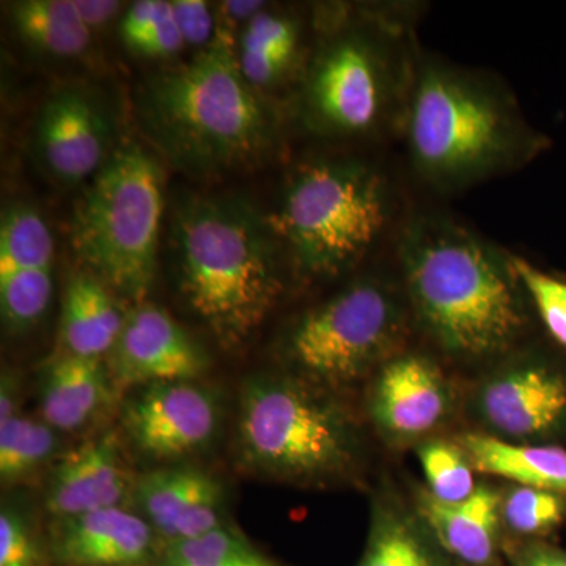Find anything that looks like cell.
Segmentation results:
<instances>
[{"mask_svg": "<svg viewBox=\"0 0 566 566\" xmlns=\"http://www.w3.org/2000/svg\"><path fill=\"white\" fill-rule=\"evenodd\" d=\"M409 312L442 353L464 363L504 356L528 326L512 253L439 212L411 219L398 240Z\"/></svg>", "mask_w": 566, "mask_h": 566, "instance_id": "1", "label": "cell"}, {"mask_svg": "<svg viewBox=\"0 0 566 566\" xmlns=\"http://www.w3.org/2000/svg\"><path fill=\"white\" fill-rule=\"evenodd\" d=\"M400 132L415 172L439 192L465 191L521 169L549 144L497 81L423 54Z\"/></svg>", "mask_w": 566, "mask_h": 566, "instance_id": "2", "label": "cell"}, {"mask_svg": "<svg viewBox=\"0 0 566 566\" xmlns=\"http://www.w3.org/2000/svg\"><path fill=\"white\" fill-rule=\"evenodd\" d=\"M137 114L164 158L192 177L251 166L277 140V118L245 81L226 33L191 62L145 82Z\"/></svg>", "mask_w": 566, "mask_h": 566, "instance_id": "3", "label": "cell"}, {"mask_svg": "<svg viewBox=\"0 0 566 566\" xmlns=\"http://www.w3.org/2000/svg\"><path fill=\"white\" fill-rule=\"evenodd\" d=\"M174 249L182 297L226 348L244 345L281 297V248L268 219L240 200L178 207Z\"/></svg>", "mask_w": 566, "mask_h": 566, "instance_id": "4", "label": "cell"}, {"mask_svg": "<svg viewBox=\"0 0 566 566\" xmlns=\"http://www.w3.org/2000/svg\"><path fill=\"white\" fill-rule=\"evenodd\" d=\"M417 59L411 32L386 9L337 29L305 74V125L322 136L344 139L400 129Z\"/></svg>", "mask_w": 566, "mask_h": 566, "instance_id": "5", "label": "cell"}, {"mask_svg": "<svg viewBox=\"0 0 566 566\" xmlns=\"http://www.w3.org/2000/svg\"><path fill=\"white\" fill-rule=\"evenodd\" d=\"M394 208L389 178L374 163L323 158L294 169L268 222L301 273L333 279L374 251Z\"/></svg>", "mask_w": 566, "mask_h": 566, "instance_id": "6", "label": "cell"}, {"mask_svg": "<svg viewBox=\"0 0 566 566\" xmlns=\"http://www.w3.org/2000/svg\"><path fill=\"white\" fill-rule=\"evenodd\" d=\"M163 212V167L139 142L123 140L74 205L71 245L84 270L142 304L155 281Z\"/></svg>", "mask_w": 566, "mask_h": 566, "instance_id": "7", "label": "cell"}, {"mask_svg": "<svg viewBox=\"0 0 566 566\" xmlns=\"http://www.w3.org/2000/svg\"><path fill=\"white\" fill-rule=\"evenodd\" d=\"M238 452L245 468L297 483L344 479L359 460L345 409L293 376H259L243 387Z\"/></svg>", "mask_w": 566, "mask_h": 566, "instance_id": "8", "label": "cell"}, {"mask_svg": "<svg viewBox=\"0 0 566 566\" xmlns=\"http://www.w3.org/2000/svg\"><path fill=\"white\" fill-rule=\"evenodd\" d=\"M386 279H357L301 316L286 335L285 357L297 378L326 389L359 381L398 354L411 312Z\"/></svg>", "mask_w": 566, "mask_h": 566, "instance_id": "9", "label": "cell"}, {"mask_svg": "<svg viewBox=\"0 0 566 566\" xmlns=\"http://www.w3.org/2000/svg\"><path fill=\"white\" fill-rule=\"evenodd\" d=\"M476 411L491 436L517 444L566 433V374L539 357H521L488 376Z\"/></svg>", "mask_w": 566, "mask_h": 566, "instance_id": "10", "label": "cell"}, {"mask_svg": "<svg viewBox=\"0 0 566 566\" xmlns=\"http://www.w3.org/2000/svg\"><path fill=\"white\" fill-rule=\"evenodd\" d=\"M115 147L109 112L88 88L63 85L41 104L33 151L52 180L65 186L91 181Z\"/></svg>", "mask_w": 566, "mask_h": 566, "instance_id": "11", "label": "cell"}, {"mask_svg": "<svg viewBox=\"0 0 566 566\" xmlns=\"http://www.w3.org/2000/svg\"><path fill=\"white\" fill-rule=\"evenodd\" d=\"M54 238L32 205L11 203L0 221V311L7 329H32L50 308Z\"/></svg>", "mask_w": 566, "mask_h": 566, "instance_id": "12", "label": "cell"}, {"mask_svg": "<svg viewBox=\"0 0 566 566\" xmlns=\"http://www.w3.org/2000/svg\"><path fill=\"white\" fill-rule=\"evenodd\" d=\"M107 356L115 390L196 381L207 368V356L191 335L158 305L145 303L126 316Z\"/></svg>", "mask_w": 566, "mask_h": 566, "instance_id": "13", "label": "cell"}, {"mask_svg": "<svg viewBox=\"0 0 566 566\" xmlns=\"http://www.w3.org/2000/svg\"><path fill=\"white\" fill-rule=\"evenodd\" d=\"M126 431L144 455L175 460L210 444L219 424L214 397L193 381L144 387L123 416Z\"/></svg>", "mask_w": 566, "mask_h": 566, "instance_id": "14", "label": "cell"}, {"mask_svg": "<svg viewBox=\"0 0 566 566\" xmlns=\"http://www.w3.org/2000/svg\"><path fill=\"white\" fill-rule=\"evenodd\" d=\"M452 401L449 381L430 357L398 353L376 375L370 415L387 438L412 442L444 422Z\"/></svg>", "mask_w": 566, "mask_h": 566, "instance_id": "15", "label": "cell"}, {"mask_svg": "<svg viewBox=\"0 0 566 566\" xmlns=\"http://www.w3.org/2000/svg\"><path fill=\"white\" fill-rule=\"evenodd\" d=\"M144 516L123 506L57 520L50 556L61 566H155L161 549Z\"/></svg>", "mask_w": 566, "mask_h": 566, "instance_id": "16", "label": "cell"}, {"mask_svg": "<svg viewBox=\"0 0 566 566\" xmlns=\"http://www.w3.org/2000/svg\"><path fill=\"white\" fill-rule=\"evenodd\" d=\"M134 499L164 543L193 538L222 524V485L192 468L159 469L134 483Z\"/></svg>", "mask_w": 566, "mask_h": 566, "instance_id": "17", "label": "cell"}, {"mask_svg": "<svg viewBox=\"0 0 566 566\" xmlns=\"http://www.w3.org/2000/svg\"><path fill=\"white\" fill-rule=\"evenodd\" d=\"M128 471L114 434H104L71 450L52 471L48 510L57 517L80 516L122 506L128 497Z\"/></svg>", "mask_w": 566, "mask_h": 566, "instance_id": "18", "label": "cell"}, {"mask_svg": "<svg viewBox=\"0 0 566 566\" xmlns=\"http://www.w3.org/2000/svg\"><path fill=\"white\" fill-rule=\"evenodd\" d=\"M419 515L438 545L469 566H490L497 553L502 497L494 490L476 486L463 502L446 504L424 491Z\"/></svg>", "mask_w": 566, "mask_h": 566, "instance_id": "19", "label": "cell"}, {"mask_svg": "<svg viewBox=\"0 0 566 566\" xmlns=\"http://www.w3.org/2000/svg\"><path fill=\"white\" fill-rule=\"evenodd\" d=\"M126 316L117 294L102 279L87 270L71 275L62 305L61 334L65 352L102 359L117 344Z\"/></svg>", "mask_w": 566, "mask_h": 566, "instance_id": "20", "label": "cell"}, {"mask_svg": "<svg viewBox=\"0 0 566 566\" xmlns=\"http://www.w3.org/2000/svg\"><path fill=\"white\" fill-rule=\"evenodd\" d=\"M109 370L102 359L63 352L41 382V415L57 431L84 427L109 397Z\"/></svg>", "mask_w": 566, "mask_h": 566, "instance_id": "21", "label": "cell"}, {"mask_svg": "<svg viewBox=\"0 0 566 566\" xmlns=\"http://www.w3.org/2000/svg\"><path fill=\"white\" fill-rule=\"evenodd\" d=\"M460 447L476 472L566 497V450L562 447L517 444L479 433L464 434Z\"/></svg>", "mask_w": 566, "mask_h": 566, "instance_id": "22", "label": "cell"}, {"mask_svg": "<svg viewBox=\"0 0 566 566\" xmlns=\"http://www.w3.org/2000/svg\"><path fill=\"white\" fill-rule=\"evenodd\" d=\"M14 31L33 50L54 57H80L91 46L92 31L74 0H21L10 9Z\"/></svg>", "mask_w": 566, "mask_h": 566, "instance_id": "23", "label": "cell"}, {"mask_svg": "<svg viewBox=\"0 0 566 566\" xmlns=\"http://www.w3.org/2000/svg\"><path fill=\"white\" fill-rule=\"evenodd\" d=\"M430 528L395 506L376 510L359 566H442Z\"/></svg>", "mask_w": 566, "mask_h": 566, "instance_id": "24", "label": "cell"}, {"mask_svg": "<svg viewBox=\"0 0 566 566\" xmlns=\"http://www.w3.org/2000/svg\"><path fill=\"white\" fill-rule=\"evenodd\" d=\"M44 420L14 416L0 422V479L3 483L24 480L54 457L57 436Z\"/></svg>", "mask_w": 566, "mask_h": 566, "instance_id": "25", "label": "cell"}, {"mask_svg": "<svg viewBox=\"0 0 566 566\" xmlns=\"http://www.w3.org/2000/svg\"><path fill=\"white\" fill-rule=\"evenodd\" d=\"M263 557L244 535L219 526L193 538L164 543L155 566L240 565Z\"/></svg>", "mask_w": 566, "mask_h": 566, "instance_id": "26", "label": "cell"}, {"mask_svg": "<svg viewBox=\"0 0 566 566\" xmlns=\"http://www.w3.org/2000/svg\"><path fill=\"white\" fill-rule=\"evenodd\" d=\"M419 461L428 493L436 501L457 504L474 494V468L460 446L444 441L424 442L419 449Z\"/></svg>", "mask_w": 566, "mask_h": 566, "instance_id": "27", "label": "cell"}, {"mask_svg": "<svg viewBox=\"0 0 566 566\" xmlns=\"http://www.w3.org/2000/svg\"><path fill=\"white\" fill-rule=\"evenodd\" d=\"M566 517L565 495L517 485L502 499V521L517 535L539 536L560 526Z\"/></svg>", "mask_w": 566, "mask_h": 566, "instance_id": "28", "label": "cell"}, {"mask_svg": "<svg viewBox=\"0 0 566 566\" xmlns=\"http://www.w3.org/2000/svg\"><path fill=\"white\" fill-rule=\"evenodd\" d=\"M516 273L536 314L562 348L566 349V283L513 255Z\"/></svg>", "mask_w": 566, "mask_h": 566, "instance_id": "29", "label": "cell"}, {"mask_svg": "<svg viewBox=\"0 0 566 566\" xmlns=\"http://www.w3.org/2000/svg\"><path fill=\"white\" fill-rule=\"evenodd\" d=\"M300 41L301 29L294 18L260 11L245 24L240 51L282 55L296 61Z\"/></svg>", "mask_w": 566, "mask_h": 566, "instance_id": "30", "label": "cell"}, {"mask_svg": "<svg viewBox=\"0 0 566 566\" xmlns=\"http://www.w3.org/2000/svg\"><path fill=\"white\" fill-rule=\"evenodd\" d=\"M44 549L20 513L2 509L0 513V566H50Z\"/></svg>", "mask_w": 566, "mask_h": 566, "instance_id": "31", "label": "cell"}, {"mask_svg": "<svg viewBox=\"0 0 566 566\" xmlns=\"http://www.w3.org/2000/svg\"><path fill=\"white\" fill-rule=\"evenodd\" d=\"M172 3L167 0H139L126 9L120 21V39L132 50L151 29L169 17Z\"/></svg>", "mask_w": 566, "mask_h": 566, "instance_id": "32", "label": "cell"}, {"mask_svg": "<svg viewBox=\"0 0 566 566\" xmlns=\"http://www.w3.org/2000/svg\"><path fill=\"white\" fill-rule=\"evenodd\" d=\"M174 18L180 29L185 44L203 46L210 44L214 33V18L210 7L202 0H174Z\"/></svg>", "mask_w": 566, "mask_h": 566, "instance_id": "33", "label": "cell"}, {"mask_svg": "<svg viewBox=\"0 0 566 566\" xmlns=\"http://www.w3.org/2000/svg\"><path fill=\"white\" fill-rule=\"evenodd\" d=\"M182 46H185V40H182L180 29L175 22L172 10L169 17L164 18L139 43L134 44L132 51L144 55V57L164 59L177 54Z\"/></svg>", "mask_w": 566, "mask_h": 566, "instance_id": "34", "label": "cell"}, {"mask_svg": "<svg viewBox=\"0 0 566 566\" xmlns=\"http://www.w3.org/2000/svg\"><path fill=\"white\" fill-rule=\"evenodd\" d=\"M74 3L82 21L91 31L109 22L122 7L120 2H111V0H74Z\"/></svg>", "mask_w": 566, "mask_h": 566, "instance_id": "35", "label": "cell"}, {"mask_svg": "<svg viewBox=\"0 0 566 566\" xmlns=\"http://www.w3.org/2000/svg\"><path fill=\"white\" fill-rule=\"evenodd\" d=\"M516 566H566V551L546 545H534L527 547Z\"/></svg>", "mask_w": 566, "mask_h": 566, "instance_id": "36", "label": "cell"}, {"mask_svg": "<svg viewBox=\"0 0 566 566\" xmlns=\"http://www.w3.org/2000/svg\"><path fill=\"white\" fill-rule=\"evenodd\" d=\"M13 379L10 375L2 376V387H0V422L18 416V392Z\"/></svg>", "mask_w": 566, "mask_h": 566, "instance_id": "37", "label": "cell"}, {"mask_svg": "<svg viewBox=\"0 0 566 566\" xmlns=\"http://www.w3.org/2000/svg\"><path fill=\"white\" fill-rule=\"evenodd\" d=\"M263 9V2H226L223 10L233 20L251 21Z\"/></svg>", "mask_w": 566, "mask_h": 566, "instance_id": "38", "label": "cell"}, {"mask_svg": "<svg viewBox=\"0 0 566 566\" xmlns=\"http://www.w3.org/2000/svg\"><path fill=\"white\" fill-rule=\"evenodd\" d=\"M226 566H277L274 562H271L270 558L263 557L260 560L249 562V564H240V565H226Z\"/></svg>", "mask_w": 566, "mask_h": 566, "instance_id": "39", "label": "cell"}]
</instances>
